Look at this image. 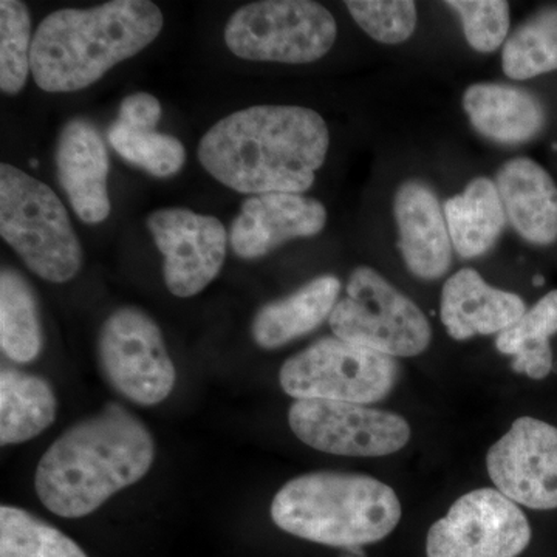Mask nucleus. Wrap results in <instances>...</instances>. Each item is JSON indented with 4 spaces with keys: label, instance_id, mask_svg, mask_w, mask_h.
<instances>
[{
    "label": "nucleus",
    "instance_id": "obj_12",
    "mask_svg": "<svg viewBox=\"0 0 557 557\" xmlns=\"http://www.w3.org/2000/svg\"><path fill=\"white\" fill-rule=\"evenodd\" d=\"M146 223L163 255L164 284L172 295L193 298L219 276L230 236L218 218L186 208H161Z\"/></svg>",
    "mask_w": 557,
    "mask_h": 557
},
{
    "label": "nucleus",
    "instance_id": "obj_34",
    "mask_svg": "<svg viewBox=\"0 0 557 557\" xmlns=\"http://www.w3.org/2000/svg\"><path fill=\"white\" fill-rule=\"evenodd\" d=\"M30 164H33V166H38V161L33 160V161H30Z\"/></svg>",
    "mask_w": 557,
    "mask_h": 557
},
{
    "label": "nucleus",
    "instance_id": "obj_15",
    "mask_svg": "<svg viewBox=\"0 0 557 557\" xmlns=\"http://www.w3.org/2000/svg\"><path fill=\"white\" fill-rule=\"evenodd\" d=\"M57 177L73 211L87 225L110 214L109 153L100 132L84 119L64 124L54 150Z\"/></svg>",
    "mask_w": 557,
    "mask_h": 557
},
{
    "label": "nucleus",
    "instance_id": "obj_2",
    "mask_svg": "<svg viewBox=\"0 0 557 557\" xmlns=\"http://www.w3.org/2000/svg\"><path fill=\"white\" fill-rule=\"evenodd\" d=\"M156 443L148 428L119 405L73 424L40 457L35 490L44 507L78 519L148 474Z\"/></svg>",
    "mask_w": 557,
    "mask_h": 557
},
{
    "label": "nucleus",
    "instance_id": "obj_24",
    "mask_svg": "<svg viewBox=\"0 0 557 557\" xmlns=\"http://www.w3.org/2000/svg\"><path fill=\"white\" fill-rule=\"evenodd\" d=\"M557 333V289L537 300L518 324L497 336L500 354L512 358V370L531 380L547 379L553 370L549 338Z\"/></svg>",
    "mask_w": 557,
    "mask_h": 557
},
{
    "label": "nucleus",
    "instance_id": "obj_14",
    "mask_svg": "<svg viewBox=\"0 0 557 557\" xmlns=\"http://www.w3.org/2000/svg\"><path fill=\"white\" fill-rule=\"evenodd\" d=\"M327 209L304 194L270 193L248 197L230 231V245L242 259H260L299 237H313L327 225Z\"/></svg>",
    "mask_w": 557,
    "mask_h": 557
},
{
    "label": "nucleus",
    "instance_id": "obj_11",
    "mask_svg": "<svg viewBox=\"0 0 557 557\" xmlns=\"http://www.w3.org/2000/svg\"><path fill=\"white\" fill-rule=\"evenodd\" d=\"M531 541V527L518 504L496 487L457 498L448 515L428 531V557H518Z\"/></svg>",
    "mask_w": 557,
    "mask_h": 557
},
{
    "label": "nucleus",
    "instance_id": "obj_28",
    "mask_svg": "<svg viewBox=\"0 0 557 557\" xmlns=\"http://www.w3.org/2000/svg\"><path fill=\"white\" fill-rule=\"evenodd\" d=\"M32 17L21 0L0 2V90L17 95L32 72Z\"/></svg>",
    "mask_w": 557,
    "mask_h": 557
},
{
    "label": "nucleus",
    "instance_id": "obj_21",
    "mask_svg": "<svg viewBox=\"0 0 557 557\" xmlns=\"http://www.w3.org/2000/svg\"><path fill=\"white\" fill-rule=\"evenodd\" d=\"M450 242L460 258L486 255L504 233L507 214L496 182L475 177L443 205Z\"/></svg>",
    "mask_w": 557,
    "mask_h": 557
},
{
    "label": "nucleus",
    "instance_id": "obj_25",
    "mask_svg": "<svg viewBox=\"0 0 557 557\" xmlns=\"http://www.w3.org/2000/svg\"><path fill=\"white\" fill-rule=\"evenodd\" d=\"M502 69L509 79L525 81L557 70V7L539 10L512 32Z\"/></svg>",
    "mask_w": 557,
    "mask_h": 557
},
{
    "label": "nucleus",
    "instance_id": "obj_17",
    "mask_svg": "<svg viewBox=\"0 0 557 557\" xmlns=\"http://www.w3.org/2000/svg\"><path fill=\"white\" fill-rule=\"evenodd\" d=\"M525 313V302L519 295L493 287L475 270H458L443 285L440 318L453 339L498 336Z\"/></svg>",
    "mask_w": 557,
    "mask_h": 557
},
{
    "label": "nucleus",
    "instance_id": "obj_1",
    "mask_svg": "<svg viewBox=\"0 0 557 557\" xmlns=\"http://www.w3.org/2000/svg\"><path fill=\"white\" fill-rule=\"evenodd\" d=\"M330 131L317 110L262 104L218 121L200 139L201 168L237 193L302 194L327 159Z\"/></svg>",
    "mask_w": 557,
    "mask_h": 557
},
{
    "label": "nucleus",
    "instance_id": "obj_26",
    "mask_svg": "<svg viewBox=\"0 0 557 557\" xmlns=\"http://www.w3.org/2000/svg\"><path fill=\"white\" fill-rule=\"evenodd\" d=\"M0 557H87L57 528L25 509L0 508Z\"/></svg>",
    "mask_w": 557,
    "mask_h": 557
},
{
    "label": "nucleus",
    "instance_id": "obj_8",
    "mask_svg": "<svg viewBox=\"0 0 557 557\" xmlns=\"http://www.w3.org/2000/svg\"><path fill=\"white\" fill-rule=\"evenodd\" d=\"M398 376L397 359L333 336L287 359L278 383L295 399L372 405L394 391Z\"/></svg>",
    "mask_w": 557,
    "mask_h": 557
},
{
    "label": "nucleus",
    "instance_id": "obj_7",
    "mask_svg": "<svg viewBox=\"0 0 557 557\" xmlns=\"http://www.w3.org/2000/svg\"><path fill=\"white\" fill-rule=\"evenodd\" d=\"M338 25L311 0H262L242 7L226 22L225 42L245 61L311 64L332 50Z\"/></svg>",
    "mask_w": 557,
    "mask_h": 557
},
{
    "label": "nucleus",
    "instance_id": "obj_16",
    "mask_svg": "<svg viewBox=\"0 0 557 557\" xmlns=\"http://www.w3.org/2000/svg\"><path fill=\"white\" fill-rule=\"evenodd\" d=\"M394 218L398 248L410 273L423 281L445 276L454 247L435 190L417 178L401 183L394 197Z\"/></svg>",
    "mask_w": 557,
    "mask_h": 557
},
{
    "label": "nucleus",
    "instance_id": "obj_13",
    "mask_svg": "<svg viewBox=\"0 0 557 557\" xmlns=\"http://www.w3.org/2000/svg\"><path fill=\"white\" fill-rule=\"evenodd\" d=\"M496 490L531 509L557 508V428L520 417L486 456Z\"/></svg>",
    "mask_w": 557,
    "mask_h": 557
},
{
    "label": "nucleus",
    "instance_id": "obj_19",
    "mask_svg": "<svg viewBox=\"0 0 557 557\" xmlns=\"http://www.w3.org/2000/svg\"><path fill=\"white\" fill-rule=\"evenodd\" d=\"M461 102L472 127L500 145L531 141L547 123V112L536 95L511 84H472Z\"/></svg>",
    "mask_w": 557,
    "mask_h": 557
},
{
    "label": "nucleus",
    "instance_id": "obj_32",
    "mask_svg": "<svg viewBox=\"0 0 557 557\" xmlns=\"http://www.w3.org/2000/svg\"><path fill=\"white\" fill-rule=\"evenodd\" d=\"M341 557H366V555L364 552H362V547H351L344 549Z\"/></svg>",
    "mask_w": 557,
    "mask_h": 557
},
{
    "label": "nucleus",
    "instance_id": "obj_6",
    "mask_svg": "<svg viewBox=\"0 0 557 557\" xmlns=\"http://www.w3.org/2000/svg\"><path fill=\"white\" fill-rule=\"evenodd\" d=\"M329 321L336 338L395 359L423 354L432 339L426 314L372 267L351 271Z\"/></svg>",
    "mask_w": 557,
    "mask_h": 557
},
{
    "label": "nucleus",
    "instance_id": "obj_31",
    "mask_svg": "<svg viewBox=\"0 0 557 557\" xmlns=\"http://www.w3.org/2000/svg\"><path fill=\"white\" fill-rule=\"evenodd\" d=\"M161 119V104L153 95L146 91L127 95L121 101L116 123L131 129L156 131Z\"/></svg>",
    "mask_w": 557,
    "mask_h": 557
},
{
    "label": "nucleus",
    "instance_id": "obj_20",
    "mask_svg": "<svg viewBox=\"0 0 557 557\" xmlns=\"http://www.w3.org/2000/svg\"><path fill=\"white\" fill-rule=\"evenodd\" d=\"M341 295V281L332 274L311 278L292 295L273 300L252 319L251 335L267 350L287 346L317 330L332 317Z\"/></svg>",
    "mask_w": 557,
    "mask_h": 557
},
{
    "label": "nucleus",
    "instance_id": "obj_22",
    "mask_svg": "<svg viewBox=\"0 0 557 557\" xmlns=\"http://www.w3.org/2000/svg\"><path fill=\"white\" fill-rule=\"evenodd\" d=\"M58 403L40 376L5 368L0 372V442L17 445L38 437L53 424Z\"/></svg>",
    "mask_w": 557,
    "mask_h": 557
},
{
    "label": "nucleus",
    "instance_id": "obj_4",
    "mask_svg": "<svg viewBox=\"0 0 557 557\" xmlns=\"http://www.w3.org/2000/svg\"><path fill=\"white\" fill-rule=\"evenodd\" d=\"M271 519L285 533L336 548L383 541L401 520L397 493L370 475L319 471L277 491Z\"/></svg>",
    "mask_w": 557,
    "mask_h": 557
},
{
    "label": "nucleus",
    "instance_id": "obj_5",
    "mask_svg": "<svg viewBox=\"0 0 557 557\" xmlns=\"http://www.w3.org/2000/svg\"><path fill=\"white\" fill-rule=\"evenodd\" d=\"M0 236L44 281L64 284L83 267V247L60 197L9 163L0 164Z\"/></svg>",
    "mask_w": 557,
    "mask_h": 557
},
{
    "label": "nucleus",
    "instance_id": "obj_23",
    "mask_svg": "<svg viewBox=\"0 0 557 557\" xmlns=\"http://www.w3.org/2000/svg\"><path fill=\"white\" fill-rule=\"evenodd\" d=\"M0 347L11 361L28 364L42 350L38 299L20 271H0Z\"/></svg>",
    "mask_w": 557,
    "mask_h": 557
},
{
    "label": "nucleus",
    "instance_id": "obj_29",
    "mask_svg": "<svg viewBox=\"0 0 557 557\" xmlns=\"http://www.w3.org/2000/svg\"><path fill=\"white\" fill-rule=\"evenodd\" d=\"M344 5L376 42L398 46L416 33L418 11L412 0H347Z\"/></svg>",
    "mask_w": 557,
    "mask_h": 557
},
{
    "label": "nucleus",
    "instance_id": "obj_27",
    "mask_svg": "<svg viewBox=\"0 0 557 557\" xmlns=\"http://www.w3.org/2000/svg\"><path fill=\"white\" fill-rule=\"evenodd\" d=\"M108 138L121 159L148 172L152 177H174L185 166V146L172 135L131 129L115 121L110 126Z\"/></svg>",
    "mask_w": 557,
    "mask_h": 557
},
{
    "label": "nucleus",
    "instance_id": "obj_30",
    "mask_svg": "<svg viewBox=\"0 0 557 557\" xmlns=\"http://www.w3.org/2000/svg\"><path fill=\"white\" fill-rule=\"evenodd\" d=\"M445 5L456 11L465 38L479 53H494L507 42L511 14L505 0H448Z\"/></svg>",
    "mask_w": 557,
    "mask_h": 557
},
{
    "label": "nucleus",
    "instance_id": "obj_3",
    "mask_svg": "<svg viewBox=\"0 0 557 557\" xmlns=\"http://www.w3.org/2000/svg\"><path fill=\"white\" fill-rule=\"evenodd\" d=\"M164 17L149 0H112L94 9H62L33 36L32 75L40 90L73 94L149 47Z\"/></svg>",
    "mask_w": 557,
    "mask_h": 557
},
{
    "label": "nucleus",
    "instance_id": "obj_9",
    "mask_svg": "<svg viewBox=\"0 0 557 557\" xmlns=\"http://www.w3.org/2000/svg\"><path fill=\"white\" fill-rule=\"evenodd\" d=\"M98 358L110 386L137 405H159L170 397L177 380L163 333L137 307H121L106 319Z\"/></svg>",
    "mask_w": 557,
    "mask_h": 557
},
{
    "label": "nucleus",
    "instance_id": "obj_18",
    "mask_svg": "<svg viewBox=\"0 0 557 557\" xmlns=\"http://www.w3.org/2000/svg\"><path fill=\"white\" fill-rule=\"evenodd\" d=\"M496 185L505 214L523 240L539 247L557 242V185L536 161L518 157L502 164Z\"/></svg>",
    "mask_w": 557,
    "mask_h": 557
},
{
    "label": "nucleus",
    "instance_id": "obj_10",
    "mask_svg": "<svg viewBox=\"0 0 557 557\" xmlns=\"http://www.w3.org/2000/svg\"><path fill=\"white\" fill-rule=\"evenodd\" d=\"M288 423L300 442L333 456L386 457L410 440L406 418L357 403L296 399Z\"/></svg>",
    "mask_w": 557,
    "mask_h": 557
},
{
    "label": "nucleus",
    "instance_id": "obj_33",
    "mask_svg": "<svg viewBox=\"0 0 557 557\" xmlns=\"http://www.w3.org/2000/svg\"><path fill=\"white\" fill-rule=\"evenodd\" d=\"M544 284V281H542V277H536V281H534V285H542Z\"/></svg>",
    "mask_w": 557,
    "mask_h": 557
}]
</instances>
